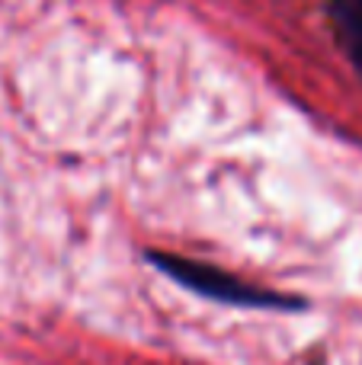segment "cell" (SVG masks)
I'll return each instance as SVG.
<instances>
[{"mask_svg": "<svg viewBox=\"0 0 362 365\" xmlns=\"http://www.w3.org/2000/svg\"><path fill=\"white\" fill-rule=\"evenodd\" d=\"M154 263L167 272L170 279H177L180 285L199 292L205 298H215V302H231V304H247V308H263V304H273V308H286V298L273 295V292H260L254 285L241 282V279L228 276V272H218L212 266L202 263H190V259H173V257H160L154 253Z\"/></svg>", "mask_w": 362, "mask_h": 365, "instance_id": "1", "label": "cell"}, {"mask_svg": "<svg viewBox=\"0 0 362 365\" xmlns=\"http://www.w3.org/2000/svg\"><path fill=\"white\" fill-rule=\"evenodd\" d=\"M327 13L337 45L362 74V0H327Z\"/></svg>", "mask_w": 362, "mask_h": 365, "instance_id": "2", "label": "cell"}]
</instances>
